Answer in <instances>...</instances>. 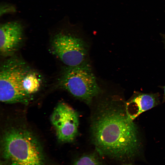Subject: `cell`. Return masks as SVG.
<instances>
[{
	"instance_id": "cell-9",
	"label": "cell",
	"mask_w": 165,
	"mask_h": 165,
	"mask_svg": "<svg viewBox=\"0 0 165 165\" xmlns=\"http://www.w3.org/2000/svg\"><path fill=\"white\" fill-rule=\"evenodd\" d=\"M22 85L25 91L30 95L38 90L40 83L36 75L29 72L24 78Z\"/></svg>"
},
{
	"instance_id": "cell-8",
	"label": "cell",
	"mask_w": 165,
	"mask_h": 165,
	"mask_svg": "<svg viewBox=\"0 0 165 165\" xmlns=\"http://www.w3.org/2000/svg\"><path fill=\"white\" fill-rule=\"evenodd\" d=\"M158 103L157 98L155 94H140L126 103L125 110L128 117L133 120L142 113L154 107Z\"/></svg>"
},
{
	"instance_id": "cell-2",
	"label": "cell",
	"mask_w": 165,
	"mask_h": 165,
	"mask_svg": "<svg viewBox=\"0 0 165 165\" xmlns=\"http://www.w3.org/2000/svg\"><path fill=\"white\" fill-rule=\"evenodd\" d=\"M2 152L8 165H44V156L39 142L25 129L7 130L2 137Z\"/></svg>"
},
{
	"instance_id": "cell-11",
	"label": "cell",
	"mask_w": 165,
	"mask_h": 165,
	"mask_svg": "<svg viewBox=\"0 0 165 165\" xmlns=\"http://www.w3.org/2000/svg\"><path fill=\"white\" fill-rule=\"evenodd\" d=\"M1 165H8L6 163H1Z\"/></svg>"
},
{
	"instance_id": "cell-4",
	"label": "cell",
	"mask_w": 165,
	"mask_h": 165,
	"mask_svg": "<svg viewBox=\"0 0 165 165\" xmlns=\"http://www.w3.org/2000/svg\"><path fill=\"white\" fill-rule=\"evenodd\" d=\"M24 62L10 58L2 65L0 70V100L7 103L27 104L30 95L24 90L23 79L29 72Z\"/></svg>"
},
{
	"instance_id": "cell-13",
	"label": "cell",
	"mask_w": 165,
	"mask_h": 165,
	"mask_svg": "<svg viewBox=\"0 0 165 165\" xmlns=\"http://www.w3.org/2000/svg\"><path fill=\"white\" fill-rule=\"evenodd\" d=\"M123 165H132V164H124Z\"/></svg>"
},
{
	"instance_id": "cell-1",
	"label": "cell",
	"mask_w": 165,
	"mask_h": 165,
	"mask_svg": "<svg viewBox=\"0 0 165 165\" xmlns=\"http://www.w3.org/2000/svg\"><path fill=\"white\" fill-rule=\"evenodd\" d=\"M90 131L93 144L101 155L128 160L139 152L137 127L117 98H109L99 103L92 117Z\"/></svg>"
},
{
	"instance_id": "cell-10",
	"label": "cell",
	"mask_w": 165,
	"mask_h": 165,
	"mask_svg": "<svg viewBox=\"0 0 165 165\" xmlns=\"http://www.w3.org/2000/svg\"><path fill=\"white\" fill-rule=\"evenodd\" d=\"M73 165H104L98 156L95 154L83 155L78 158Z\"/></svg>"
},
{
	"instance_id": "cell-3",
	"label": "cell",
	"mask_w": 165,
	"mask_h": 165,
	"mask_svg": "<svg viewBox=\"0 0 165 165\" xmlns=\"http://www.w3.org/2000/svg\"><path fill=\"white\" fill-rule=\"evenodd\" d=\"M59 84L73 96L88 104L101 92L91 67L87 61L77 66H66Z\"/></svg>"
},
{
	"instance_id": "cell-7",
	"label": "cell",
	"mask_w": 165,
	"mask_h": 165,
	"mask_svg": "<svg viewBox=\"0 0 165 165\" xmlns=\"http://www.w3.org/2000/svg\"><path fill=\"white\" fill-rule=\"evenodd\" d=\"M23 27L19 22L13 21L1 24L0 28V52L3 56L12 55L22 42Z\"/></svg>"
},
{
	"instance_id": "cell-12",
	"label": "cell",
	"mask_w": 165,
	"mask_h": 165,
	"mask_svg": "<svg viewBox=\"0 0 165 165\" xmlns=\"http://www.w3.org/2000/svg\"><path fill=\"white\" fill-rule=\"evenodd\" d=\"M164 94L165 96V86L164 87Z\"/></svg>"
},
{
	"instance_id": "cell-5",
	"label": "cell",
	"mask_w": 165,
	"mask_h": 165,
	"mask_svg": "<svg viewBox=\"0 0 165 165\" xmlns=\"http://www.w3.org/2000/svg\"><path fill=\"white\" fill-rule=\"evenodd\" d=\"M52 46L54 53L66 66H77L86 61L88 45L76 34L60 32L54 37Z\"/></svg>"
},
{
	"instance_id": "cell-6",
	"label": "cell",
	"mask_w": 165,
	"mask_h": 165,
	"mask_svg": "<svg viewBox=\"0 0 165 165\" xmlns=\"http://www.w3.org/2000/svg\"><path fill=\"white\" fill-rule=\"evenodd\" d=\"M51 120L59 141L63 143L73 141L78 134V113L67 104L59 103L52 113Z\"/></svg>"
}]
</instances>
